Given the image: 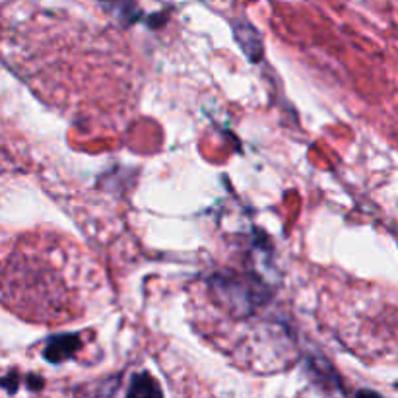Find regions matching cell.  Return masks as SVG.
Masks as SVG:
<instances>
[{"mask_svg":"<svg viewBox=\"0 0 398 398\" xmlns=\"http://www.w3.org/2000/svg\"><path fill=\"white\" fill-rule=\"evenodd\" d=\"M125 398H164V391H162V387L156 379L146 371H142V373L132 375Z\"/></svg>","mask_w":398,"mask_h":398,"instance_id":"277c9868","label":"cell"},{"mask_svg":"<svg viewBox=\"0 0 398 398\" xmlns=\"http://www.w3.org/2000/svg\"><path fill=\"white\" fill-rule=\"evenodd\" d=\"M82 348V340L78 335H58L53 336L43 350V356L51 363H61L70 360Z\"/></svg>","mask_w":398,"mask_h":398,"instance_id":"7a4b0ae2","label":"cell"},{"mask_svg":"<svg viewBox=\"0 0 398 398\" xmlns=\"http://www.w3.org/2000/svg\"><path fill=\"white\" fill-rule=\"evenodd\" d=\"M354 398H383L379 392L375 391H370V389H362V391L356 392V397Z\"/></svg>","mask_w":398,"mask_h":398,"instance_id":"5b68a950","label":"cell"},{"mask_svg":"<svg viewBox=\"0 0 398 398\" xmlns=\"http://www.w3.org/2000/svg\"><path fill=\"white\" fill-rule=\"evenodd\" d=\"M212 284L216 292L224 295L228 309L239 311V315H249L253 309L263 305L271 298L268 290L256 278L228 274V276H214Z\"/></svg>","mask_w":398,"mask_h":398,"instance_id":"6da1fadb","label":"cell"},{"mask_svg":"<svg viewBox=\"0 0 398 398\" xmlns=\"http://www.w3.org/2000/svg\"><path fill=\"white\" fill-rule=\"evenodd\" d=\"M235 37H237L243 53L249 57L251 63H256L263 55V47H261V39H258L256 29L247 20H241L239 23H235Z\"/></svg>","mask_w":398,"mask_h":398,"instance_id":"3957f363","label":"cell"}]
</instances>
